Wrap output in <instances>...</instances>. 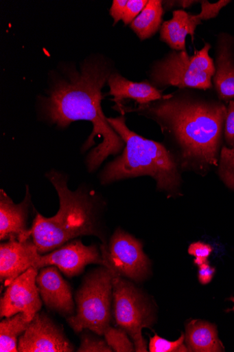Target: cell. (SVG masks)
<instances>
[{"label":"cell","instance_id":"obj_9","mask_svg":"<svg viewBox=\"0 0 234 352\" xmlns=\"http://www.w3.org/2000/svg\"><path fill=\"white\" fill-rule=\"evenodd\" d=\"M19 352H73L63 329L44 312H38L19 340Z\"/></svg>","mask_w":234,"mask_h":352},{"label":"cell","instance_id":"obj_7","mask_svg":"<svg viewBox=\"0 0 234 352\" xmlns=\"http://www.w3.org/2000/svg\"><path fill=\"white\" fill-rule=\"evenodd\" d=\"M113 275V315L116 324L130 337L136 351L147 352L143 329H151L156 323L155 307L135 284Z\"/></svg>","mask_w":234,"mask_h":352},{"label":"cell","instance_id":"obj_32","mask_svg":"<svg viewBox=\"0 0 234 352\" xmlns=\"http://www.w3.org/2000/svg\"><path fill=\"white\" fill-rule=\"evenodd\" d=\"M229 300H231L234 304V298L233 297L230 298ZM227 311H234V306L233 307L232 309H228Z\"/></svg>","mask_w":234,"mask_h":352},{"label":"cell","instance_id":"obj_21","mask_svg":"<svg viewBox=\"0 0 234 352\" xmlns=\"http://www.w3.org/2000/svg\"><path fill=\"white\" fill-rule=\"evenodd\" d=\"M218 175L229 189L234 190V148L222 146L218 166Z\"/></svg>","mask_w":234,"mask_h":352},{"label":"cell","instance_id":"obj_16","mask_svg":"<svg viewBox=\"0 0 234 352\" xmlns=\"http://www.w3.org/2000/svg\"><path fill=\"white\" fill-rule=\"evenodd\" d=\"M108 83L109 94L113 96V101L115 102L114 109L121 106L125 100H132L139 105H145L166 97V95L162 94L161 90L154 87L150 81L132 82L117 73L111 74Z\"/></svg>","mask_w":234,"mask_h":352},{"label":"cell","instance_id":"obj_13","mask_svg":"<svg viewBox=\"0 0 234 352\" xmlns=\"http://www.w3.org/2000/svg\"><path fill=\"white\" fill-rule=\"evenodd\" d=\"M43 302L49 309L65 317L75 314V302L70 284L56 266L42 268L36 278Z\"/></svg>","mask_w":234,"mask_h":352},{"label":"cell","instance_id":"obj_4","mask_svg":"<svg viewBox=\"0 0 234 352\" xmlns=\"http://www.w3.org/2000/svg\"><path fill=\"white\" fill-rule=\"evenodd\" d=\"M108 121L125 143L122 153L100 174V182L108 184L142 176L152 177L160 191L180 194V170L171 151L163 144L148 140L130 131L124 116Z\"/></svg>","mask_w":234,"mask_h":352},{"label":"cell","instance_id":"obj_2","mask_svg":"<svg viewBox=\"0 0 234 352\" xmlns=\"http://www.w3.org/2000/svg\"><path fill=\"white\" fill-rule=\"evenodd\" d=\"M112 74L105 60H88L80 71H71L65 79L56 82L44 99L45 115L58 126H68L78 120L93 124V130L84 149L95 144V138L103 139L88 156L89 171L97 169L108 156L119 154L125 147L124 140L111 126L102 108V90Z\"/></svg>","mask_w":234,"mask_h":352},{"label":"cell","instance_id":"obj_14","mask_svg":"<svg viewBox=\"0 0 234 352\" xmlns=\"http://www.w3.org/2000/svg\"><path fill=\"white\" fill-rule=\"evenodd\" d=\"M30 206L28 187L24 200L19 204H15L4 190H0V240L24 241L29 239L27 221Z\"/></svg>","mask_w":234,"mask_h":352},{"label":"cell","instance_id":"obj_28","mask_svg":"<svg viewBox=\"0 0 234 352\" xmlns=\"http://www.w3.org/2000/svg\"><path fill=\"white\" fill-rule=\"evenodd\" d=\"M224 138L226 146L234 148V100L230 101L227 107Z\"/></svg>","mask_w":234,"mask_h":352},{"label":"cell","instance_id":"obj_19","mask_svg":"<svg viewBox=\"0 0 234 352\" xmlns=\"http://www.w3.org/2000/svg\"><path fill=\"white\" fill-rule=\"evenodd\" d=\"M163 14L162 1L150 0L142 12L130 26L141 41L149 39L161 29Z\"/></svg>","mask_w":234,"mask_h":352},{"label":"cell","instance_id":"obj_3","mask_svg":"<svg viewBox=\"0 0 234 352\" xmlns=\"http://www.w3.org/2000/svg\"><path fill=\"white\" fill-rule=\"evenodd\" d=\"M47 178L56 188L60 208L52 217L37 212L27 237L32 238L43 254L83 236H95L107 244L100 223V204L94 194L80 188L72 191L67 177L57 171H50Z\"/></svg>","mask_w":234,"mask_h":352},{"label":"cell","instance_id":"obj_17","mask_svg":"<svg viewBox=\"0 0 234 352\" xmlns=\"http://www.w3.org/2000/svg\"><path fill=\"white\" fill-rule=\"evenodd\" d=\"M202 24V21L197 14L176 10L173 12L172 19L163 23L160 29V40L172 50L186 51L187 36L189 35L194 43L196 28Z\"/></svg>","mask_w":234,"mask_h":352},{"label":"cell","instance_id":"obj_18","mask_svg":"<svg viewBox=\"0 0 234 352\" xmlns=\"http://www.w3.org/2000/svg\"><path fill=\"white\" fill-rule=\"evenodd\" d=\"M185 343L189 351H224L215 324L203 320H191L186 324Z\"/></svg>","mask_w":234,"mask_h":352},{"label":"cell","instance_id":"obj_29","mask_svg":"<svg viewBox=\"0 0 234 352\" xmlns=\"http://www.w3.org/2000/svg\"><path fill=\"white\" fill-rule=\"evenodd\" d=\"M215 268L211 266L209 262L198 266V279L200 284L208 285L215 276Z\"/></svg>","mask_w":234,"mask_h":352},{"label":"cell","instance_id":"obj_1","mask_svg":"<svg viewBox=\"0 0 234 352\" xmlns=\"http://www.w3.org/2000/svg\"><path fill=\"white\" fill-rule=\"evenodd\" d=\"M197 90L178 89L162 100L115 110L122 115L136 112L155 121L172 147L180 170L205 176L218 166L227 107Z\"/></svg>","mask_w":234,"mask_h":352},{"label":"cell","instance_id":"obj_5","mask_svg":"<svg viewBox=\"0 0 234 352\" xmlns=\"http://www.w3.org/2000/svg\"><path fill=\"white\" fill-rule=\"evenodd\" d=\"M113 273L102 266L88 273L75 294L76 311L66 321L76 334L89 330L99 336L113 318Z\"/></svg>","mask_w":234,"mask_h":352},{"label":"cell","instance_id":"obj_31","mask_svg":"<svg viewBox=\"0 0 234 352\" xmlns=\"http://www.w3.org/2000/svg\"><path fill=\"white\" fill-rule=\"evenodd\" d=\"M128 1V0H114L110 9V15L114 19V25L122 20Z\"/></svg>","mask_w":234,"mask_h":352},{"label":"cell","instance_id":"obj_25","mask_svg":"<svg viewBox=\"0 0 234 352\" xmlns=\"http://www.w3.org/2000/svg\"><path fill=\"white\" fill-rule=\"evenodd\" d=\"M213 250L211 245L202 241L192 243L188 248V253L194 257V263L198 267L208 262Z\"/></svg>","mask_w":234,"mask_h":352},{"label":"cell","instance_id":"obj_23","mask_svg":"<svg viewBox=\"0 0 234 352\" xmlns=\"http://www.w3.org/2000/svg\"><path fill=\"white\" fill-rule=\"evenodd\" d=\"M185 342L183 333L176 341L165 340L155 334L150 339L149 350L150 352H187L189 349Z\"/></svg>","mask_w":234,"mask_h":352},{"label":"cell","instance_id":"obj_30","mask_svg":"<svg viewBox=\"0 0 234 352\" xmlns=\"http://www.w3.org/2000/svg\"><path fill=\"white\" fill-rule=\"evenodd\" d=\"M200 3L195 0H167L162 1V6L164 11H171L176 8L185 10L191 8L193 6Z\"/></svg>","mask_w":234,"mask_h":352},{"label":"cell","instance_id":"obj_10","mask_svg":"<svg viewBox=\"0 0 234 352\" xmlns=\"http://www.w3.org/2000/svg\"><path fill=\"white\" fill-rule=\"evenodd\" d=\"M38 269L31 267L14 279L0 301V316L10 317L24 313L32 321L43 307L36 278Z\"/></svg>","mask_w":234,"mask_h":352},{"label":"cell","instance_id":"obj_11","mask_svg":"<svg viewBox=\"0 0 234 352\" xmlns=\"http://www.w3.org/2000/svg\"><path fill=\"white\" fill-rule=\"evenodd\" d=\"M91 264L104 267L102 252L95 245H85L81 240L75 239L49 254H42L36 268L56 266L65 276L73 278L80 275Z\"/></svg>","mask_w":234,"mask_h":352},{"label":"cell","instance_id":"obj_24","mask_svg":"<svg viewBox=\"0 0 234 352\" xmlns=\"http://www.w3.org/2000/svg\"><path fill=\"white\" fill-rule=\"evenodd\" d=\"M93 332L84 330L81 336L80 346L78 352H112L113 350L107 342L100 338L98 335L95 336Z\"/></svg>","mask_w":234,"mask_h":352},{"label":"cell","instance_id":"obj_15","mask_svg":"<svg viewBox=\"0 0 234 352\" xmlns=\"http://www.w3.org/2000/svg\"><path fill=\"white\" fill-rule=\"evenodd\" d=\"M213 85L220 102L234 100V36L221 33L215 49Z\"/></svg>","mask_w":234,"mask_h":352},{"label":"cell","instance_id":"obj_26","mask_svg":"<svg viewBox=\"0 0 234 352\" xmlns=\"http://www.w3.org/2000/svg\"><path fill=\"white\" fill-rule=\"evenodd\" d=\"M230 3L231 1H229V0H220V1L215 3H211L208 0H203L200 3L202 5V11L197 14V16L202 21L215 19L218 16L220 11Z\"/></svg>","mask_w":234,"mask_h":352},{"label":"cell","instance_id":"obj_27","mask_svg":"<svg viewBox=\"0 0 234 352\" xmlns=\"http://www.w3.org/2000/svg\"><path fill=\"white\" fill-rule=\"evenodd\" d=\"M148 0H128L122 18L124 23L131 24L147 6Z\"/></svg>","mask_w":234,"mask_h":352},{"label":"cell","instance_id":"obj_6","mask_svg":"<svg viewBox=\"0 0 234 352\" xmlns=\"http://www.w3.org/2000/svg\"><path fill=\"white\" fill-rule=\"evenodd\" d=\"M211 49V44L205 43L204 47L194 50L192 56L187 51L172 50L153 64L150 83L159 90L169 87L204 91L211 89L215 66L209 56Z\"/></svg>","mask_w":234,"mask_h":352},{"label":"cell","instance_id":"obj_12","mask_svg":"<svg viewBox=\"0 0 234 352\" xmlns=\"http://www.w3.org/2000/svg\"><path fill=\"white\" fill-rule=\"evenodd\" d=\"M32 238L24 241L11 239L0 245V282L8 287L31 267L36 268L41 257Z\"/></svg>","mask_w":234,"mask_h":352},{"label":"cell","instance_id":"obj_8","mask_svg":"<svg viewBox=\"0 0 234 352\" xmlns=\"http://www.w3.org/2000/svg\"><path fill=\"white\" fill-rule=\"evenodd\" d=\"M100 252L104 267L121 277L141 283L152 274L151 261L143 243L121 228L116 230L109 243L100 246Z\"/></svg>","mask_w":234,"mask_h":352},{"label":"cell","instance_id":"obj_20","mask_svg":"<svg viewBox=\"0 0 234 352\" xmlns=\"http://www.w3.org/2000/svg\"><path fill=\"white\" fill-rule=\"evenodd\" d=\"M30 322L22 312L3 320L0 323V351L19 352V340Z\"/></svg>","mask_w":234,"mask_h":352},{"label":"cell","instance_id":"obj_22","mask_svg":"<svg viewBox=\"0 0 234 352\" xmlns=\"http://www.w3.org/2000/svg\"><path fill=\"white\" fill-rule=\"evenodd\" d=\"M106 341L110 348L116 352L136 351L135 345L128 338L127 333L122 329L109 327L104 335Z\"/></svg>","mask_w":234,"mask_h":352}]
</instances>
